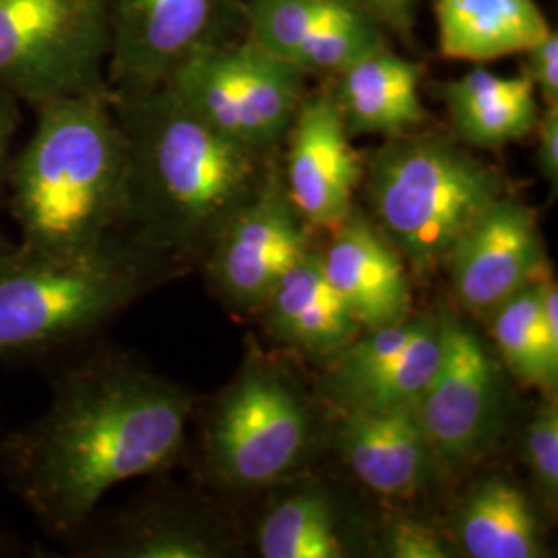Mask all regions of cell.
<instances>
[{"label":"cell","instance_id":"1","mask_svg":"<svg viewBox=\"0 0 558 558\" xmlns=\"http://www.w3.org/2000/svg\"><path fill=\"white\" fill-rule=\"evenodd\" d=\"M191 412V396L149 371L126 362L83 364L9 440L7 470L41 525L69 536L114 486L177 461Z\"/></svg>","mask_w":558,"mask_h":558},{"label":"cell","instance_id":"2","mask_svg":"<svg viewBox=\"0 0 558 558\" xmlns=\"http://www.w3.org/2000/svg\"><path fill=\"white\" fill-rule=\"evenodd\" d=\"M126 141V218L131 239L166 257L205 251L221 223L251 199L269 154L226 137L163 83L112 94Z\"/></svg>","mask_w":558,"mask_h":558},{"label":"cell","instance_id":"3","mask_svg":"<svg viewBox=\"0 0 558 558\" xmlns=\"http://www.w3.org/2000/svg\"><path fill=\"white\" fill-rule=\"evenodd\" d=\"M29 140L11 158L7 203L21 242L92 248L126 218V141L112 96L41 104Z\"/></svg>","mask_w":558,"mask_h":558},{"label":"cell","instance_id":"4","mask_svg":"<svg viewBox=\"0 0 558 558\" xmlns=\"http://www.w3.org/2000/svg\"><path fill=\"white\" fill-rule=\"evenodd\" d=\"M160 255L133 239L92 248L0 246V359L34 356L89 333L149 286Z\"/></svg>","mask_w":558,"mask_h":558},{"label":"cell","instance_id":"5","mask_svg":"<svg viewBox=\"0 0 558 558\" xmlns=\"http://www.w3.org/2000/svg\"><path fill=\"white\" fill-rule=\"evenodd\" d=\"M364 174L380 230L420 274L445 265L474 221L507 195L500 172L440 133L387 140Z\"/></svg>","mask_w":558,"mask_h":558},{"label":"cell","instance_id":"6","mask_svg":"<svg viewBox=\"0 0 558 558\" xmlns=\"http://www.w3.org/2000/svg\"><path fill=\"white\" fill-rule=\"evenodd\" d=\"M110 0H0V87L38 108L108 87Z\"/></svg>","mask_w":558,"mask_h":558},{"label":"cell","instance_id":"7","mask_svg":"<svg viewBox=\"0 0 558 558\" xmlns=\"http://www.w3.org/2000/svg\"><path fill=\"white\" fill-rule=\"evenodd\" d=\"M306 77L244 36L184 60L166 85L226 137L271 154L306 98Z\"/></svg>","mask_w":558,"mask_h":558},{"label":"cell","instance_id":"8","mask_svg":"<svg viewBox=\"0 0 558 558\" xmlns=\"http://www.w3.org/2000/svg\"><path fill=\"white\" fill-rule=\"evenodd\" d=\"M440 359L416 403L420 426L442 472L482 458L499 433L505 385L499 360L465 323L440 313Z\"/></svg>","mask_w":558,"mask_h":558},{"label":"cell","instance_id":"9","mask_svg":"<svg viewBox=\"0 0 558 558\" xmlns=\"http://www.w3.org/2000/svg\"><path fill=\"white\" fill-rule=\"evenodd\" d=\"M240 34V0H110V94L160 87L184 60Z\"/></svg>","mask_w":558,"mask_h":558},{"label":"cell","instance_id":"10","mask_svg":"<svg viewBox=\"0 0 558 558\" xmlns=\"http://www.w3.org/2000/svg\"><path fill=\"white\" fill-rule=\"evenodd\" d=\"M311 439L306 405L286 380L248 371L221 398L207 433V458L228 486L259 488L299 463Z\"/></svg>","mask_w":558,"mask_h":558},{"label":"cell","instance_id":"11","mask_svg":"<svg viewBox=\"0 0 558 558\" xmlns=\"http://www.w3.org/2000/svg\"><path fill=\"white\" fill-rule=\"evenodd\" d=\"M308 248V226L271 161L257 193L221 223L205 251L221 296L242 308H260Z\"/></svg>","mask_w":558,"mask_h":558},{"label":"cell","instance_id":"12","mask_svg":"<svg viewBox=\"0 0 558 558\" xmlns=\"http://www.w3.org/2000/svg\"><path fill=\"white\" fill-rule=\"evenodd\" d=\"M283 182L306 226L336 230L354 211L364 161L352 147L331 92L306 96L288 133Z\"/></svg>","mask_w":558,"mask_h":558},{"label":"cell","instance_id":"13","mask_svg":"<svg viewBox=\"0 0 558 558\" xmlns=\"http://www.w3.org/2000/svg\"><path fill=\"white\" fill-rule=\"evenodd\" d=\"M445 265L459 302L472 313L490 315L538 278L542 240L534 211L507 193L459 239Z\"/></svg>","mask_w":558,"mask_h":558},{"label":"cell","instance_id":"14","mask_svg":"<svg viewBox=\"0 0 558 558\" xmlns=\"http://www.w3.org/2000/svg\"><path fill=\"white\" fill-rule=\"evenodd\" d=\"M333 440L348 468L383 497H416L439 472L416 408L341 410Z\"/></svg>","mask_w":558,"mask_h":558},{"label":"cell","instance_id":"15","mask_svg":"<svg viewBox=\"0 0 558 558\" xmlns=\"http://www.w3.org/2000/svg\"><path fill=\"white\" fill-rule=\"evenodd\" d=\"M323 269L364 331L412 315V288L399 251L356 211L333 230Z\"/></svg>","mask_w":558,"mask_h":558},{"label":"cell","instance_id":"16","mask_svg":"<svg viewBox=\"0 0 558 558\" xmlns=\"http://www.w3.org/2000/svg\"><path fill=\"white\" fill-rule=\"evenodd\" d=\"M422 77V64L399 57L389 46L338 73L331 96L350 137L393 140L424 126L428 110L420 98Z\"/></svg>","mask_w":558,"mask_h":558},{"label":"cell","instance_id":"17","mask_svg":"<svg viewBox=\"0 0 558 558\" xmlns=\"http://www.w3.org/2000/svg\"><path fill=\"white\" fill-rule=\"evenodd\" d=\"M260 308L276 338L320 359H336L362 331L313 248L279 279Z\"/></svg>","mask_w":558,"mask_h":558},{"label":"cell","instance_id":"18","mask_svg":"<svg viewBox=\"0 0 558 558\" xmlns=\"http://www.w3.org/2000/svg\"><path fill=\"white\" fill-rule=\"evenodd\" d=\"M459 140L480 149H500L534 133L538 96L525 75H497L472 69L440 89Z\"/></svg>","mask_w":558,"mask_h":558},{"label":"cell","instance_id":"19","mask_svg":"<svg viewBox=\"0 0 558 558\" xmlns=\"http://www.w3.org/2000/svg\"><path fill=\"white\" fill-rule=\"evenodd\" d=\"M440 57L490 62L523 54L550 25L534 0H437Z\"/></svg>","mask_w":558,"mask_h":558},{"label":"cell","instance_id":"20","mask_svg":"<svg viewBox=\"0 0 558 558\" xmlns=\"http://www.w3.org/2000/svg\"><path fill=\"white\" fill-rule=\"evenodd\" d=\"M461 550L472 558L546 555L538 515L525 493L500 476L482 480L458 513Z\"/></svg>","mask_w":558,"mask_h":558},{"label":"cell","instance_id":"21","mask_svg":"<svg viewBox=\"0 0 558 558\" xmlns=\"http://www.w3.org/2000/svg\"><path fill=\"white\" fill-rule=\"evenodd\" d=\"M440 359L439 315L426 313L416 338L356 379L327 391L341 410L416 408Z\"/></svg>","mask_w":558,"mask_h":558},{"label":"cell","instance_id":"22","mask_svg":"<svg viewBox=\"0 0 558 558\" xmlns=\"http://www.w3.org/2000/svg\"><path fill=\"white\" fill-rule=\"evenodd\" d=\"M490 331L505 366L527 385L555 389L558 345L539 317V279L523 286L490 313Z\"/></svg>","mask_w":558,"mask_h":558},{"label":"cell","instance_id":"23","mask_svg":"<svg viewBox=\"0 0 558 558\" xmlns=\"http://www.w3.org/2000/svg\"><path fill=\"white\" fill-rule=\"evenodd\" d=\"M259 553L265 558L345 557L329 500L315 493L281 500L260 523Z\"/></svg>","mask_w":558,"mask_h":558},{"label":"cell","instance_id":"24","mask_svg":"<svg viewBox=\"0 0 558 558\" xmlns=\"http://www.w3.org/2000/svg\"><path fill=\"white\" fill-rule=\"evenodd\" d=\"M242 11L246 38L286 62L320 27L362 13L345 0H246Z\"/></svg>","mask_w":558,"mask_h":558},{"label":"cell","instance_id":"25","mask_svg":"<svg viewBox=\"0 0 558 558\" xmlns=\"http://www.w3.org/2000/svg\"><path fill=\"white\" fill-rule=\"evenodd\" d=\"M110 557L214 558L221 546L195 518L179 511H145L131 519L108 546Z\"/></svg>","mask_w":558,"mask_h":558},{"label":"cell","instance_id":"26","mask_svg":"<svg viewBox=\"0 0 558 558\" xmlns=\"http://www.w3.org/2000/svg\"><path fill=\"white\" fill-rule=\"evenodd\" d=\"M523 459L546 505L558 502V405L548 398L530 420L523 437Z\"/></svg>","mask_w":558,"mask_h":558},{"label":"cell","instance_id":"27","mask_svg":"<svg viewBox=\"0 0 558 558\" xmlns=\"http://www.w3.org/2000/svg\"><path fill=\"white\" fill-rule=\"evenodd\" d=\"M383 555L391 558H449L451 546L437 530L414 521L393 519L383 532Z\"/></svg>","mask_w":558,"mask_h":558},{"label":"cell","instance_id":"28","mask_svg":"<svg viewBox=\"0 0 558 558\" xmlns=\"http://www.w3.org/2000/svg\"><path fill=\"white\" fill-rule=\"evenodd\" d=\"M525 77L546 101V106H558V36L550 29L542 40L525 52Z\"/></svg>","mask_w":558,"mask_h":558},{"label":"cell","instance_id":"29","mask_svg":"<svg viewBox=\"0 0 558 558\" xmlns=\"http://www.w3.org/2000/svg\"><path fill=\"white\" fill-rule=\"evenodd\" d=\"M354 9L377 21L383 29H391L408 38L414 27L420 0H345Z\"/></svg>","mask_w":558,"mask_h":558},{"label":"cell","instance_id":"30","mask_svg":"<svg viewBox=\"0 0 558 558\" xmlns=\"http://www.w3.org/2000/svg\"><path fill=\"white\" fill-rule=\"evenodd\" d=\"M536 163L539 174L553 189L558 184V106H546L536 122Z\"/></svg>","mask_w":558,"mask_h":558},{"label":"cell","instance_id":"31","mask_svg":"<svg viewBox=\"0 0 558 558\" xmlns=\"http://www.w3.org/2000/svg\"><path fill=\"white\" fill-rule=\"evenodd\" d=\"M21 122V101L0 87V199L7 189V172L11 163V149H13V140L17 135Z\"/></svg>","mask_w":558,"mask_h":558}]
</instances>
